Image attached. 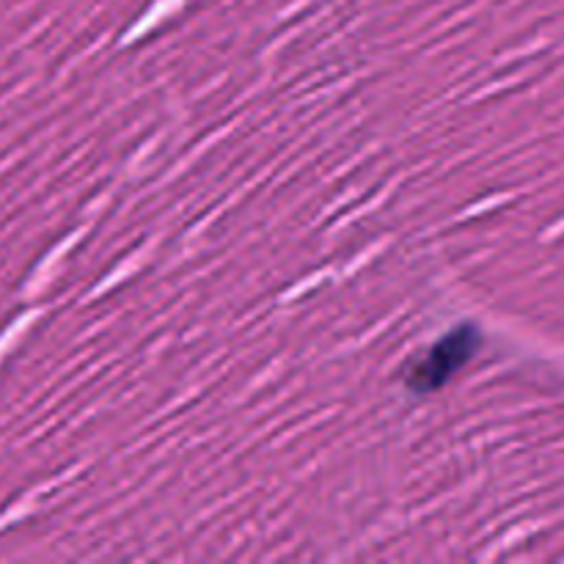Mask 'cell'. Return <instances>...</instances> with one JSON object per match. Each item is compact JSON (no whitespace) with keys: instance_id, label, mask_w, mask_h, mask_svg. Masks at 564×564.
<instances>
[{"instance_id":"obj_1","label":"cell","mask_w":564,"mask_h":564,"mask_svg":"<svg viewBox=\"0 0 564 564\" xmlns=\"http://www.w3.org/2000/svg\"><path fill=\"white\" fill-rule=\"evenodd\" d=\"M468 341L463 336H455V339H446L444 345L435 347L422 364H419L416 375H413V386L419 389H435L441 380L449 378L455 372V367H460L463 358H466Z\"/></svg>"}]
</instances>
